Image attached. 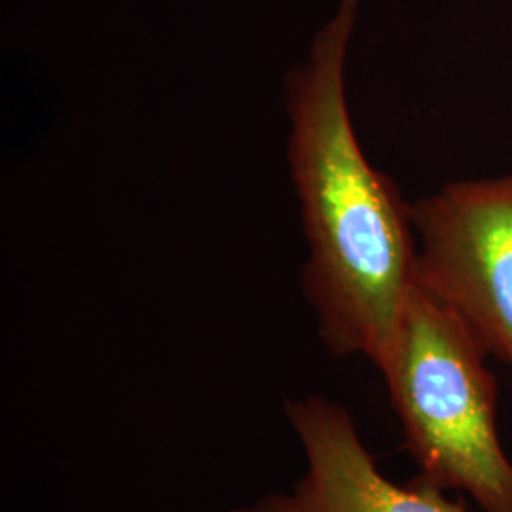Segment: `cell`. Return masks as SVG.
<instances>
[{"mask_svg": "<svg viewBox=\"0 0 512 512\" xmlns=\"http://www.w3.org/2000/svg\"><path fill=\"white\" fill-rule=\"evenodd\" d=\"M306 469L289 492L232 512H467L425 478L399 484L380 471L348 410L310 395L285 406Z\"/></svg>", "mask_w": 512, "mask_h": 512, "instance_id": "obj_4", "label": "cell"}, {"mask_svg": "<svg viewBox=\"0 0 512 512\" xmlns=\"http://www.w3.org/2000/svg\"><path fill=\"white\" fill-rule=\"evenodd\" d=\"M418 285L512 368V171L461 179L412 203Z\"/></svg>", "mask_w": 512, "mask_h": 512, "instance_id": "obj_3", "label": "cell"}, {"mask_svg": "<svg viewBox=\"0 0 512 512\" xmlns=\"http://www.w3.org/2000/svg\"><path fill=\"white\" fill-rule=\"evenodd\" d=\"M359 0H338L289 78V162L310 258L304 289L319 334L336 355H363L378 370L418 285L412 203L368 162L346 90Z\"/></svg>", "mask_w": 512, "mask_h": 512, "instance_id": "obj_1", "label": "cell"}, {"mask_svg": "<svg viewBox=\"0 0 512 512\" xmlns=\"http://www.w3.org/2000/svg\"><path fill=\"white\" fill-rule=\"evenodd\" d=\"M488 357L458 315L416 285L380 372L421 478L473 497L484 512H512Z\"/></svg>", "mask_w": 512, "mask_h": 512, "instance_id": "obj_2", "label": "cell"}]
</instances>
